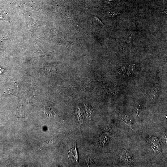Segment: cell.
I'll return each instance as SVG.
<instances>
[{
    "label": "cell",
    "instance_id": "6da1fadb",
    "mask_svg": "<svg viewBox=\"0 0 167 167\" xmlns=\"http://www.w3.org/2000/svg\"><path fill=\"white\" fill-rule=\"evenodd\" d=\"M71 156V159L74 162L78 163L77 152L76 145L74 147L71 149L69 153V157Z\"/></svg>",
    "mask_w": 167,
    "mask_h": 167
},
{
    "label": "cell",
    "instance_id": "7a4b0ae2",
    "mask_svg": "<svg viewBox=\"0 0 167 167\" xmlns=\"http://www.w3.org/2000/svg\"><path fill=\"white\" fill-rule=\"evenodd\" d=\"M86 116L90 119L94 114V111L92 109L88 107L86 105L85 106Z\"/></svg>",
    "mask_w": 167,
    "mask_h": 167
},
{
    "label": "cell",
    "instance_id": "3957f363",
    "mask_svg": "<svg viewBox=\"0 0 167 167\" xmlns=\"http://www.w3.org/2000/svg\"><path fill=\"white\" fill-rule=\"evenodd\" d=\"M94 18H95L96 20L100 24H102L105 27V25L103 23L101 22V20L98 17H96V16H94Z\"/></svg>",
    "mask_w": 167,
    "mask_h": 167
},
{
    "label": "cell",
    "instance_id": "277c9868",
    "mask_svg": "<svg viewBox=\"0 0 167 167\" xmlns=\"http://www.w3.org/2000/svg\"><path fill=\"white\" fill-rule=\"evenodd\" d=\"M131 39V33H130L129 34L127 37H126V41H129Z\"/></svg>",
    "mask_w": 167,
    "mask_h": 167
},
{
    "label": "cell",
    "instance_id": "5b68a950",
    "mask_svg": "<svg viewBox=\"0 0 167 167\" xmlns=\"http://www.w3.org/2000/svg\"><path fill=\"white\" fill-rule=\"evenodd\" d=\"M113 2V1L111 0H106L105 1V3H109Z\"/></svg>",
    "mask_w": 167,
    "mask_h": 167
},
{
    "label": "cell",
    "instance_id": "8992f818",
    "mask_svg": "<svg viewBox=\"0 0 167 167\" xmlns=\"http://www.w3.org/2000/svg\"><path fill=\"white\" fill-rule=\"evenodd\" d=\"M3 71V68H2L1 67H0V73H1Z\"/></svg>",
    "mask_w": 167,
    "mask_h": 167
}]
</instances>
